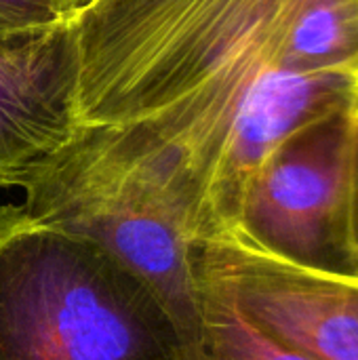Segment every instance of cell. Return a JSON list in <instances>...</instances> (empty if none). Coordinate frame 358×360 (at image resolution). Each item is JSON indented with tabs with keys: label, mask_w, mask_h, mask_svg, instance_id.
<instances>
[{
	"label": "cell",
	"mask_w": 358,
	"mask_h": 360,
	"mask_svg": "<svg viewBox=\"0 0 358 360\" xmlns=\"http://www.w3.org/2000/svg\"><path fill=\"white\" fill-rule=\"evenodd\" d=\"M350 2L93 0L76 19L78 120H141L272 65L321 70Z\"/></svg>",
	"instance_id": "1"
},
{
	"label": "cell",
	"mask_w": 358,
	"mask_h": 360,
	"mask_svg": "<svg viewBox=\"0 0 358 360\" xmlns=\"http://www.w3.org/2000/svg\"><path fill=\"white\" fill-rule=\"evenodd\" d=\"M17 188L32 217L89 238L137 270L169 306L196 360L198 306L188 251L203 234L207 173L171 114L80 124Z\"/></svg>",
	"instance_id": "2"
},
{
	"label": "cell",
	"mask_w": 358,
	"mask_h": 360,
	"mask_svg": "<svg viewBox=\"0 0 358 360\" xmlns=\"http://www.w3.org/2000/svg\"><path fill=\"white\" fill-rule=\"evenodd\" d=\"M0 360H192L160 293L101 245L0 207Z\"/></svg>",
	"instance_id": "3"
},
{
	"label": "cell",
	"mask_w": 358,
	"mask_h": 360,
	"mask_svg": "<svg viewBox=\"0 0 358 360\" xmlns=\"http://www.w3.org/2000/svg\"><path fill=\"white\" fill-rule=\"evenodd\" d=\"M352 108L283 139L247 181L234 226L222 236L298 268L358 276L348 162Z\"/></svg>",
	"instance_id": "4"
},
{
	"label": "cell",
	"mask_w": 358,
	"mask_h": 360,
	"mask_svg": "<svg viewBox=\"0 0 358 360\" xmlns=\"http://www.w3.org/2000/svg\"><path fill=\"white\" fill-rule=\"evenodd\" d=\"M188 262L192 278L306 359L358 360V276L298 268L232 236L194 240Z\"/></svg>",
	"instance_id": "5"
},
{
	"label": "cell",
	"mask_w": 358,
	"mask_h": 360,
	"mask_svg": "<svg viewBox=\"0 0 358 360\" xmlns=\"http://www.w3.org/2000/svg\"><path fill=\"white\" fill-rule=\"evenodd\" d=\"M76 21L0 34V186L57 154L80 127Z\"/></svg>",
	"instance_id": "6"
},
{
	"label": "cell",
	"mask_w": 358,
	"mask_h": 360,
	"mask_svg": "<svg viewBox=\"0 0 358 360\" xmlns=\"http://www.w3.org/2000/svg\"><path fill=\"white\" fill-rule=\"evenodd\" d=\"M358 99L352 70H295L272 65L243 91L207 190L200 238L228 234L243 190L266 156L304 124Z\"/></svg>",
	"instance_id": "7"
},
{
	"label": "cell",
	"mask_w": 358,
	"mask_h": 360,
	"mask_svg": "<svg viewBox=\"0 0 358 360\" xmlns=\"http://www.w3.org/2000/svg\"><path fill=\"white\" fill-rule=\"evenodd\" d=\"M196 360H310L249 321L222 291L196 281Z\"/></svg>",
	"instance_id": "8"
},
{
	"label": "cell",
	"mask_w": 358,
	"mask_h": 360,
	"mask_svg": "<svg viewBox=\"0 0 358 360\" xmlns=\"http://www.w3.org/2000/svg\"><path fill=\"white\" fill-rule=\"evenodd\" d=\"M93 0H0V34L76 21Z\"/></svg>",
	"instance_id": "9"
},
{
	"label": "cell",
	"mask_w": 358,
	"mask_h": 360,
	"mask_svg": "<svg viewBox=\"0 0 358 360\" xmlns=\"http://www.w3.org/2000/svg\"><path fill=\"white\" fill-rule=\"evenodd\" d=\"M350 219H352V236L358 251V99L350 112Z\"/></svg>",
	"instance_id": "10"
},
{
	"label": "cell",
	"mask_w": 358,
	"mask_h": 360,
	"mask_svg": "<svg viewBox=\"0 0 358 360\" xmlns=\"http://www.w3.org/2000/svg\"><path fill=\"white\" fill-rule=\"evenodd\" d=\"M357 2V19H358V0H354ZM357 74H358V61H357Z\"/></svg>",
	"instance_id": "11"
}]
</instances>
